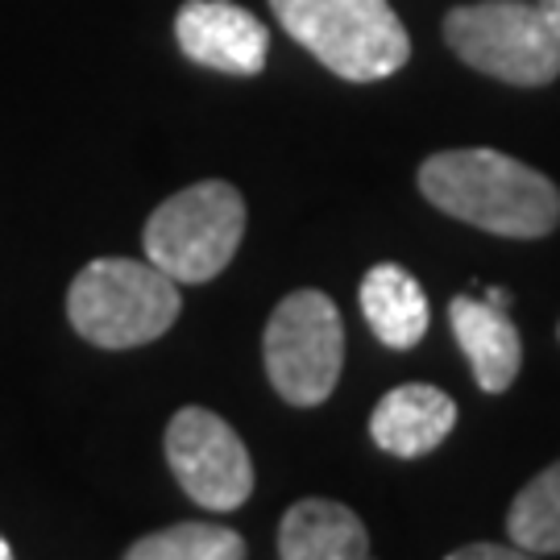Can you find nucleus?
<instances>
[{"instance_id":"f257e3e1","label":"nucleus","mask_w":560,"mask_h":560,"mask_svg":"<svg viewBox=\"0 0 560 560\" xmlns=\"http://www.w3.org/2000/svg\"><path fill=\"white\" fill-rule=\"evenodd\" d=\"M420 191L444 217H457L494 237L536 241L560 224L557 183L490 145L432 154L420 166Z\"/></svg>"},{"instance_id":"f03ea898","label":"nucleus","mask_w":560,"mask_h":560,"mask_svg":"<svg viewBox=\"0 0 560 560\" xmlns=\"http://www.w3.org/2000/svg\"><path fill=\"white\" fill-rule=\"evenodd\" d=\"M279 25L312 59L349 83L390 80L411 59V38L386 0H270Z\"/></svg>"},{"instance_id":"7ed1b4c3","label":"nucleus","mask_w":560,"mask_h":560,"mask_svg":"<svg viewBox=\"0 0 560 560\" xmlns=\"http://www.w3.org/2000/svg\"><path fill=\"white\" fill-rule=\"evenodd\" d=\"M179 282L154 261L96 258L71 279L67 316L71 328L96 349H138L159 340L179 320Z\"/></svg>"},{"instance_id":"20e7f679","label":"nucleus","mask_w":560,"mask_h":560,"mask_svg":"<svg viewBox=\"0 0 560 560\" xmlns=\"http://www.w3.org/2000/svg\"><path fill=\"white\" fill-rule=\"evenodd\" d=\"M245 237V200L233 183L203 179L162 200L141 233L145 261L175 282H212L237 258Z\"/></svg>"},{"instance_id":"39448f33","label":"nucleus","mask_w":560,"mask_h":560,"mask_svg":"<svg viewBox=\"0 0 560 560\" xmlns=\"http://www.w3.org/2000/svg\"><path fill=\"white\" fill-rule=\"evenodd\" d=\"M444 42L465 67L515 88H544L560 75V34L527 0L457 4L444 18Z\"/></svg>"},{"instance_id":"423d86ee","label":"nucleus","mask_w":560,"mask_h":560,"mask_svg":"<svg viewBox=\"0 0 560 560\" xmlns=\"http://www.w3.org/2000/svg\"><path fill=\"white\" fill-rule=\"evenodd\" d=\"M266 378L291 407H320L337 390L345 365V324L337 303L316 287L291 291L270 312L261 337Z\"/></svg>"},{"instance_id":"0eeeda50","label":"nucleus","mask_w":560,"mask_h":560,"mask_svg":"<svg viewBox=\"0 0 560 560\" xmlns=\"http://www.w3.org/2000/svg\"><path fill=\"white\" fill-rule=\"evenodd\" d=\"M166 465L203 511H237L254 494V460L229 423L208 407H183L166 423Z\"/></svg>"},{"instance_id":"6e6552de","label":"nucleus","mask_w":560,"mask_h":560,"mask_svg":"<svg viewBox=\"0 0 560 560\" xmlns=\"http://www.w3.org/2000/svg\"><path fill=\"white\" fill-rule=\"evenodd\" d=\"M175 38L191 62L237 80L261 75L270 59L266 25L233 0H187L175 13Z\"/></svg>"},{"instance_id":"1a4fd4ad","label":"nucleus","mask_w":560,"mask_h":560,"mask_svg":"<svg viewBox=\"0 0 560 560\" xmlns=\"http://www.w3.org/2000/svg\"><path fill=\"white\" fill-rule=\"evenodd\" d=\"M453 423H457V402L448 399L441 386L407 382L378 399L374 416H370V436L382 453L411 460L441 448Z\"/></svg>"},{"instance_id":"9d476101","label":"nucleus","mask_w":560,"mask_h":560,"mask_svg":"<svg viewBox=\"0 0 560 560\" xmlns=\"http://www.w3.org/2000/svg\"><path fill=\"white\" fill-rule=\"evenodd\" d=\"M448 324H453L460 353L474 365V378H478L481 390L486 395L511 390V382L520 378L523 365V337L515 320L494 303L457 295L448 303Z\"/></svg>"},{"instance_id":"9b49d317","label":"nucleus","mask_w":560,"mask_h":560,"mask_svg":"<svg viewBox=\"0 0 560 560\" xmlns=\"http://www.w3.org/2000/svg\"><path fill=\"white\" fill-rule=\"evenodd\" d=\"M361 316L370 324V332L386 345V349H416L428 337L432 324V307H428V291L411 270H402L395 261H378L365 270L358 287Z\"/></svg>"},{"instance_id":"f8f14e48","label":"nucleus","mask_w":560,"mask_h":560,"mask_svg":"<svg viewBox=\"0 0 560 560\" xmlns=\"http://www.w3.org/2000/svg\"><path fill=\"white\" fill-rule=\"evenodd\" d=\"M282 560H365L370 536L358 511L332 499H300L279 527Z\"/></svg>"},{"instance_id":"ddd939ff","label":"nucleus","mask_w":560,"mask_h":560,"mask_svg":"<svg viewBox=\"0 0 560 560\" xmlns=\"http://www.w3.org/2000/svg\"><path fill=\"white\" fill-rule=\"evenodd\" d=\"M506 532L523 557H560V460L540 469L515 494Z\"/></svg>"},{"instance_id":"4468645a","label":"nucleus","mask_w":560,"mask_h":560,"mask_svg":"<svg viewBox=\"0 0 560 560\" xmlns=\"http://www.w3.org/2000/svg\"><path fill=\"white\" fill-rule=\"evenodd\" d=\"M129 560H241L245 540L221 523H175L125 548Z\"/></svg>"},{"instance_id":"2eb2a0df","label":"nucleus","mask_w":560,"mask_h":560,"mask_svg":"<svg viewBox=\"0 0 560 560\" xmlns=\"http://www.w3.org/2000/svg\"><path fill=\"white\" fill-rule=\"evenodd\" d=\"M448 560H523V552L511 544V548H502V544H460L448 552Z\"/></svg>"},{"instance_id":"dca6fc26","label":"nucleus","mask_w":560,"mask_h":560,"mask_svg":"<svg viewBox=\"0 0 560 560\" xmlns=\"http://www.w3.org/2000/svg\"><path fill=\"white\" fill-rule=\"evenodd\" d=\"M481 300L494 303V307H502V312H506V307H511V291H506V287H486V295H481Z\"/></svg>"},{"instance_id":"f3484780","label":"nucleus","mask_w":560,"mask_h":560,"mask_svg":"<svg viewBox=\"0 0 560 560\" xmlns=\"http://www.w3.org/2000/svg\"><path fill=\"white\" fill-rule=\"evenodd\" d=\"M536 4H540V13L548 18V25L560 34V0H536Z\"/></svg>"},{"instance_id":"a211bd4d","label":"nucleus","mask_w":560,"mask_h":560,"mask_svg":"<svg viewBox=\"0 0 560 560\" xmlns=\"http://www.w3.org/2000/svg\"><path fill=\"white\" fill-rule=\"evenodd\" d=\"M9 557H13V548H9V540L0 536V560H9Z\"/></svg>"},{"instance_id":"6ab92c4d","label":"nucleus","mask_w":560,"mask_h":560,"mask_svg":"<svg viewBox=\"0 0 560 560\" xmlns=\"http://www.w3.org/2000/svg\"><path fill=\"white\" fill-rule=\"evenodd\" d=\"M557 337H560V324H557Z\"/></svg>"}]
</instances>
